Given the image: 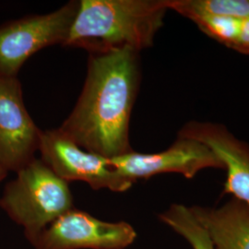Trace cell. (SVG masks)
<instances>
[{"mask_svg":"<svg viewBox=\"0 0 249 249\" xmlns=\"http://www.w3.org/2000/svg\"><path fill=\"white\" fill-rule=\"evenodd\" d=\"M139 54L129 48L89 52L83 89L58 127L80 148L108 159L134 151L129 124L141 82Z\"/></svg>","mask_w":249,"mask_h":249,"instance_id":"6da1fadb","label":"cell"},{"mask_svg":"<svg viewBox=\"0 0 249 249\" xmlns=\"http://www.w3.org/2000/svg\"><path fill=\"white\" fill-rule=\"evenodd\" d=\"M167 10V0H80L64 46L140 53L153 45Z\"/></svg>","mask_w":249,"mask_h":249,"instance_id":"7a4b0ae2","label":"cell"},{"mask_svg":"<svg viewBox=\"0 0 249 249\" xmlns=\"http://www.w3.org/2000/svg\"><path fill=\"white\" fill-rule=\"evenodd\" d=\"M69 183L57 177L41 159L31 160L17 171L6 186L0 206L24 227L33 241L61 215L71 210Z\"/></svg>","mask_w":249,"mask_h":249,"instance_id":"3957f363","label":"cell"},{"mask_svg":"<svg viewBox=\"0 0 249 249\" xmlns=\"http://www.w3.org/2000/svg\"><path fill=\"white\" fill-rule=\"evenodd\" d=\"M73 0L44 15H30L0 26V78H17L27 60L45 47L64 46L77 16Z\"/></svg>","mask_w":249,"mask_h":249,"instance_id":"277c9868","label":"cell"},{"mask_svg":"<svg viewBox=\"0 0 249 249\" xmlns=\"http://www.w3.org/2000/svg\"><path fill=\"white\" fill-rule=\"evenodd\" d=\"M38 151L41 160L67 183L82 181L92 189L114 192H124L133 186L110 159L80 148L58 127L43 130Z\"/></svg>","mask_w":249,"mask_h":249,"instance_id":"5b68a950","label":"cell"},{"mask_svg":"<svg viewBox=\"0 0 249 249\" xmlns=\"http://www.w3.org/2000/svg\"><path fill=\"white\" fill-rule=\"evenodd\" d=\"M110 160L116 171L132 185L138 180L161 174H179L191 179L202 170H224L222 160L206 145L178 134L175 142L164 151H133Z\"/></svg>","mask_w":249,"mask_h":249,"instance_id":"8992f818","label":"cell"},{"mask_svg":"<svg viewBox=\"0 0 249 249\" xmlns=\"http://www.w3.org/2000/svg\"><path fill=\"white\" fill-rule=\"evenodd\" d=\"M136 237L129 223H107L72 208L47 226L33 244L36 249H124Z\"/></svg>","mask_w":249,"mask_h":249,"instance_id":"52a82bcc","label":"cell"},{"mask_svg":"<svg viewBox=\"0 0 249 249\" xmlns=\"http://www.w3.org/2000/svg\"><path fill=\"white\" fill-rule=\"evenodd\" d=\"M42 132L27 111L18 77L0 78V165L17 172L34 160Z\"/></svg>","mask_w":249,"mask_h":249,"instance_id":"ba28073f","label":"cell"},{"mask_svg":"<svg viewBox=\"0 0 249 249\" xmlns=\"http://www.w3.org/2000/svg\"><path fill=\"white\" fill-rule=\"evenodd\" d=\"M178 135L206 145L222 160L227 178L223 193L249 206V145L232 134L223 124L190 121Z\"/></svg>","mask_w":249,"mask_h":249,"instance_id":"9c48e42d","label":"cell"},{"mask_svg":"<svg viewBox=\"0 0 249 249\" xmlns=\"http://www.w3.org/2000/svg\"><path fill=\"white\" fill-rule=\"evenodd\" d=\"M215 249H249V206L236 198L219 208L192 206Z\"/></svg>","mask_w":249,"mask_h":249,"instance_id":"30bf717a","label":"cell"},{"mask_svg":"<svg viewBox=\"0 0 249 249\" xmlns=\"http://www.w3.org/2000/svg\"><path fill=\"white\" fill-rule=\"evenodd\" d=\"M160 222L183 236L193 249H215L191 207L172 204L159 215Z\"/></svg>","mask_w":249,"mask_h":249,"instance_id":"8fae6325","label":"cell"},{"mask_svg":"<svg viewBox=\"0 0 249 249\" xmlns=\"http://www.w3.org/2000/svg\"><path fill=\"white\" fill-rule=\"evenodd\" d=\"M167 8L184 17L190 13H208L249 18V0H167Z\"/></svg>","mask_w":249,"mask_h":249,"instance_id":"7c38bea8","label":"cell"},{"mask_svg":"<svg viewBox=\"0 0 249 249\" xmlns=\"http://www.w3.org/2000/svg\"><path fill=\"white\" fill-rule=\"evenodd\" d=\"M192 20L205 35L231 48L238 36L239 18L208 13H190L185 16Z\"/></svg>","mask_w":249,"mask_h":249,"instance_id":"4fadbf2b","label":"cell"},{"mask_svg":"<svg viewBox=\"0 0 249 249\" xmlns=\"http://www.w3.org/2000/svg\"><path fill=\"white\" fill-rule=\"evenodd\" d=\"M231 49L249 54V18L240 19L238 36Z\"/></svg>","mask_w":249,"mask_h":249,"instance_id":"5bb4252c","label":"cell"},{"mask_svg":"<svg viewBox=\"0 0 249 249\" xmlns=\"http://www.w3.org/2000/svg\"><path fill=\"white\" fill-rule=\"evenodd\" d=\"M7 173H8V171L6 169H4V168L0 165V181H1L2 179H4V178H6Z\"/></svg>","mask_w":249,"mask_h":249,"instance_id":"9a60e30c","label":"cell"}]
</instances>
